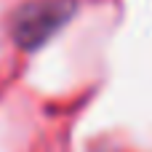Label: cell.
Here are the masks:
<instances>
[{
  "label": "cell",
  "instance_id": "obj_1",
  "mask_svg": "<svg viewBox=\"0 0 152 152\" xmlns=\"http://www.w3.org/2000/svg\"><path fill=\"white\" fill-rule=\"evenodd\" d=\"M75 11L72 0H43V3H29L13 16L11 35L19 48L35 51L40 48Z\"/></svg>",
  "mask_w": 152,
  "mask_h": 152
}]
</instances>
